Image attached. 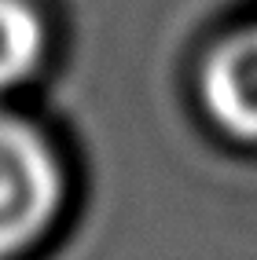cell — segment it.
Instances as JSON below:
<instances>
[{"label": "cell", "instance_id": "obj_1", "mask_svg": "<svg viewBox=\"0 0 257 260\" xmlns=\"http://www.w3.org/2000/svg\"><path fill=\"white\" fill-rule=\"evenodd\" d=\"M63 169L48 140L15 114H0V260L26 253L59 213Z\"/></svg>", "mask_w": 257, "mask_h": 260}, {"label": "cell", "instance_id": "obj_2", "mask_svg": "<svg viewBox=\"0 0 257 260\" xmlns=\"http://www.w3.org/2000/svg\"><path fill=\"white\" fill-rule=\"evenodd\" d=\"M202 99L220 128L257 143V26L213 48L202 70Z\"/></svg>", "mask_w": 257, "mask_h": 260}, {"label": "cell", "instance_id": "obj_3", "mask_svg": "<svg viewBox=\"0 0 257 260\" xmlns=\"http://www.w3.org/2000/svg\"><path fill=\"white\" fill-rule=\"evenodd\" d=\"M48 51L41 15L26 0H0V92L19 88L37 74Z\"/></svg>", "mask_w": 257, "mask_h": 260}]
</instances>
